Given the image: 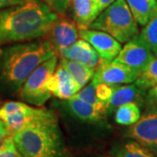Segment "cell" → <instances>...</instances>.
I'll return each mask as SVG.
<instances>
[{
	"instance_id": "1",
	"label": "cell",
	"mask_w": 157,
	"mask_h": 157,
	"mask_svg": "<svg viewBox=\"0 0 157 157\" xmlns=\"http://www.w3.org/2000/svg\"><path fill=\"white\" fill-rule=\"evenodd\" d=\"M57 17L40 0H25L5 8L0 11V45L40 39Z\"/></svg>"
},
{
	"instance_id": "2",
	"label": "cell",
	"mask_w": 157,
	"mask_h": 157,
	"mask_svg": "<svg viewBox=\"0 0 157 157\" xmlns=\"http://www.w3.org/2000/svg\"><path fill=\"white\" fill-rule=\"evenodd\" d=\"M55 55L58 52L46 39L6 47L0 54V83L18 91L39 65Z\"/></svg>"
},
{
	"instance_id": "3",
	"label": "cell",
	"mask_w": 157,
	"mask_h": 157,
	"mask_svg": "<svg viewBox=\"0 0 157 157\" xmlns=\"http://www.w3.org/2000/svg\"><path fill=\"white\" fill-rule=\"evenodd\" d=\"M22 157H62L61 131L53 112L30 122L12 135Z\"/></svg>"
},
{
	"instance_id": "4",
	"label": "cell",
	"mask_w": 157,
	"mask_h": 157,
	"mask_svg": "<svg viewBox=\"0 0 157 157\" xmlns=\"http://www.w3.org/2000/svg\"><path fill=\"white\" fill-rule=\"evenodd\" d=\"M88 29L107 33L121 44L127 43L139 34L138 24L126 0H115L101 11Z\"/></svg>"
},
{
	"instance_id": "5",
	"label": "cell",
	"mask_w": 157,
	"mask_h": 157,
	"mask_svg": "<svg viewBox=\"0 0 157 157\" xmlns=\"http://www.w3.org/2000/svg\"><path fill=\"white\" fill-rule=\"evenodd\" d=\"M58 55L43 62L29 75L25 83L18 90L19 98L31 105L41 107L48 101L52 94L46 87V82L54 73L58 66Z\"/></svg>"
},
{
	"instance_id": "6",
	"label": "cell",
	"mask_w": 157,
	"mask_h": 157,
	"mask_svg": "<svg viewBox=\"0 0 157 157\" xmlns=\"http://www.w3.org/2000/svg\"><path fill=\"white\" fill-rule=\"evenodd\" d=\"M126 136L157 155V102L147 101L146 110L135 124L128 126Z\"/></svg>"
},
{
	"instance_id": "7",
	"label": "cell",
	"mask_w": 157,
	"mask_h": 157,
	"mask_svg": "<svg viewBox=\"0 0 157 157\" xmlns=\"http://www.w3.org/2000/svg\"><path fill=\"white\" fill-rule=\"evenodd\" d=\"M49 110L29 106L20 101H7L0 107V120L6 123L11 135L30 122L46 115Z\"/></svg>"
},
{
	"instance_id": "8",
	"label": "cell",
	"mask_w": 157,
	"mask_h": 157,
	"mask_svg": "<svg viewBox=\"0 0 157 157\" xmlns=\"http://www.w3.org/2000/svg\"><path fill=\"white\" fill-rule=\"evenodd\" d=\"M139 74L140 73L136 70L114 59L110 62L101 59L92 80L96 84L104 83L109 86L130 84L135 82Z\"/></svg>"
},
{
	"instance_id": "9",
	"label": "cell",
	"mask_w": 157,
	"mask_h": 157,
	"mask_svg": "<svg viewBox=\"0 0 157 157\" xmlns=\"http://www.w3.org/2000/svg\"><path fill=\"white\" fill-rule=\"evenodd\" d=\"M45 37L54 50L59 53L62 50L67 48L78 40L79 35L78 29L74 21L65 17V15H58Z\"/></svg>"
},
{
	"instance_id": "10",
	"label": "cell",
	"mask_w": 157,
	"mask_h": 157,
	"mask_svg": "<svg viewBox=\"0 0 157 157\" xmlns=\"http://www.w3.org/2000/svg\"><path fill=\"white\" fill-rule=\"evenodd\" d=\"M78 35L94 48L103 61H113L122 48L119 41L101 31L93 29L78 30Z\"/></svg>"
},
{
	"instance_id": "11",
	"label": "cell",
	"mask_w": 157,
	"mask_h": 157,
	"mask_svg": "<svg viewBox=\"0 0 157 157\" xmlns=\"http://www.w3.org/2000/svg\"><path fill=\"white\" fill-rule=\"evenodd\" d=\"M154 57L155 54L136 36L125 43L114 60L140 73Z\"/></svg>"
},
{
	"instance_id": "12",
	"label": "cell",
	"mask_w": 157,
	"mask_h": 157,
	"mask_svg": "<svg viewBox=\"0 0 157 157\" xmlns=\"http://www.w3.org/2000/svg\"><path fill=\"white\" fill-rule=\"evenodd\" d=\"M113 94L106 102L107 113L113 112L116 108L129 102H135L140 107L146 101L145 92L140 90L135 83L113 86Z\"/></svg>"
},
{
	"instance_id": "13",
	"label": "cell",
	"mask_w": 157,
	"mask_h": 157,
	"mask_svg": "<svg viewBox=\"0 0 157 157\" xmlns=\"http://www.w3.org/2000/svg\"><path fill=\"white\" fill-rule=\"evenodd\" d=\"M61 58L83 64L95 69L101 61V58L94 48L85 39L76 40L73 45L62 50L59 53Z\"/></svg>"
},
{
	"instance_id": "14",
	"label": "cell",
	"mask_w": 157,
	"mask_h": 157,
	"mask_svg": "<svg viewBox=\"0 0 157 157\" xmlns=\"http://www.w3.org/2000/svg\"><path fill=\"white\" fill-rule=\"evenodd\" d=\"M65 106L73 116L84 121H100L107 114V110L105 108L96 107L78 99H68Z\"/></svg>"
},
{
	"instance_id": "15",
	"label": "cell",
	"mask_w": 157,
	"mask_h": 157,
	"mask_svg": "<svg viewBox=\"0 0 157 157\" xmlns=\"http://www.w3.org/2000/svg\"><path fill=\"white\" fill-rule=\"evenodd\" d=\"M73 6V21L78 30L88 29L97 17L93 0H71Z\"/></svg>"
},
{
	"instance_id": "16",
	"label": "cell",
	"mask_w": 157,
	"mask_h": 157,
	"mask_svg": "<svg viewBox=\"0 0 157 157\" xmlns=\"http://www.w3.org/2000/svg\"><path fill=\"white\" fill-rule=\"evenodd\" d=\"M138 25L144 26L157 11V0H126Z\"/></svg>"
},
{
	"instance_id": "17",
	"label": "cell",
	"mask_w": 157,
	"mask_h": 157,
	"mask_svg": "<svg viewBox=\"0 0 157 157\" xmlns=\"http://www.w3.org/2000/svg\"><path fill=\"white\" fill-rule=\"evenodd\" d=\"M110 155L111 157H157L155 153L132 139L113 147Z\"/></svg>"
},
{
	"instance_id": "18",
	"label": "cell",
	"mask_w": 157,
	"mask_h": 157,
	"mask_svg": "<svg viewBox=\"0 0 157 157\" xmlns=\"http://www.w3.org/2000/svg\"><path fill=\"white\" fill-rule=\"evenodd\" d=\"M59 65L70 73L76 84L78 85L79 89L84 87L86 85L88 84V82L92 80L95 72V69L94 68H90L83 64L69 60L64 58L60 59Z\"/></svg>"
},
{
	"instance_id": "19",
	"label": "cell",
	"mask_w": 157,
	"mask_h": 157,
	"mask_svg": "<svg viewBox=\"0 0 157 157\" xmlns=\"http://www.w3.org/2000/svg\"><path fill=\"white\" fill-rule=\"evenodd\" d=\"M54 74L59 81L58 90L55 92L53 95L60 100H68L72 98L78 90L79 87L74 79L72 78L70 73L63 67L60 65L57 66L56 69L54 71Z\"/></svg>"
},
{
	"instance_id": "20",
	"label": "cell",
	"mask_w": 157,
	"mask_h": 157,
	"mask_svg": "<svg viewBox=\"0 0 157 157\" xmlns=\"http://www.w3.org/2000/svg\"><path fill=\"white\" fill-rule=\"evenodd\" d=\"M140 107L135 102H129L115 109L114 120L122 126H131L140 118Z\"/></svg>"
},
{
	"instance_id": "21",
	"label": "cell",
	"mask_w": 157,
	"mask_h": 157,
	"mask_svg": "<svg viewBox=\"0 0 157 157\" xmlns=\"http://www.w3.org/2000/svg\"><path fill=\"white\" fill-rule=\"evenodd\" d=\"M140 90L146 92L157 85V56L149 61L134 82Z\"/></svg>"
},
{
	"instance_id": "22",
	"label": "cell",
	"mask_w": 157,
	"mask_h": 157,
	"mask_svg": "<svg viewBox=\"0 0 157 157\" xmlns=\"http://www.w3.org/2000/svg\"><path fill=\"white\" fill-rule=\"evenodd\" d=\"M137 37L155 56H157V11L144 25Z\"/></svg>"
},
{
	"instance_id": "23",
	"label": "cell",
	"mask_w": 157,
	"mask_h": 157,
	"mask_svg": "<svg viewBox=\"0 0 157 157\" xmlns=\"http://www.w3.org/2000/svg\"><path fill=\"white\" fill-rule=\"evenodd\" d=\"M96 86H97V84L95 82L94 80H91L90 83L86 85L84 87L80 88L72 98L81 100V101L87 102V103L92 104L94 106L106 109V104L100 101L96 96Z\"/></svg>"
},
{
	"instance_id": "24",
	"label": "cell",
	"mask_w": 157,
	"mask_h": 157,
	"mask_svg": "<svg viewBox=\"0 0 157 157\" xmlns=\"http://www.w3.org/2000/svg\"><path fill=\"white\" fill-rule=\"evenodd\" d=\"M0 157H22L12 136H8L0 145Z\"/></svg>"
},
{
	"instance_id": "25",
	"label": "cell",
	"mask_w": 157,
	"mask_h": 157,
	"mask_svg": "<svg viewBox=\"0 0 157 157\" xmlns=\"http://www.w3.org/2000/svg\"><path fill=\"white\" fill-rule=\"evenodd\" d=\"M58 15H65L71 5V0H40Z\"/></svg>"
},
{
	"instance_id": "26",
	"label": "cell",
	"mask_w": 157,
	"mask_h": 157,
	"mask_svg": "<svg viewBox=\"0 0 157 157\" xmlns=\"http://www.w3.org/2000/svg\"><path fill=\"white\" fill-rule=\"evenodd\" d=\"M113 88V86H109L107 84H104V83L97 84L95 88L97 98L106 104V102L109 100V98L112 95Z\"/></svg>"
},
{
	"instance_id": "27",
	"label": "cell",
	"mask_w": 157,
	"mask_h": 157,
	"mask_svg": "<svg viewBox=\"0 0 157 157\" xmlns=\"http://www.w3.org/2000/svg\"><path fill=\"white\" fill-rule=\"evenodd\" d=\"M93 1H94V4L96 14H97V17H98V15L101 13V11H104L110 5H112L115 0H93Z\"/></svg>"
},
{
	"instance_id": "28",
	"label": "cell",
	"mask_w": 157,
	"mask_h": 157,
	"mask_svg": "<svg viewBox=\"0 0 157 157\" xmlns=\"http://www.w3.org/2000/svg\"><path fill=\"white\" fill-rule=\"evenodd\" d=\"M8 136H11V134L7 128L6 123L2 120H0V145Z\"/></svg>"
},
{
	"instance_id": "29",
	"label": "cell",
	"mask_w": 157,
	"mask_h": 157,
	"mask_svg": "<svg viewBox=\"0 0 157 157\" xmlns=\"http://www.w3.org/2000/svg\"><path fill=\"white\" fill-rule=\"evenodd\" d=\"M25 1V0H0V11L10 6L22 4Z\"/></svg>"
},
{
	"instance_id": "30",
	"label": "cell",
	"mask_w": 157,
	"mask_h": 157,
	"mask_svg": "<svg viewBox=\"0 0 157 157\" xmlns=\"http://www.w3.org/2000/svg\"><path fill=\"white\" fill-rule=\"evenodd\" d=\"M146 101L157 102V85L147 90V94L146 95Z\"/></svg>"
}]
</instances>
